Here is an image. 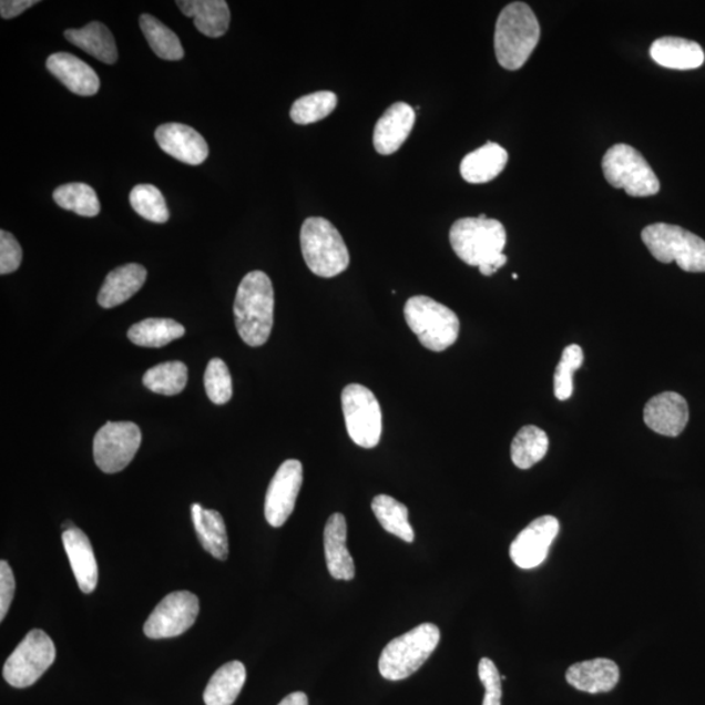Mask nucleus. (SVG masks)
Masks as SVG:
<instances>
[{
  "mask_svg": "<svg viewBox=\"0 0 705 705\" xmlns=\"http://www.w3.org/2000/svg\"><path fill=\"white\" fill-rule=\"evenodd\" d=\"M450 242L459 259L468 266L479 267L483 276H493L507 263L503 254L507 233L498 219L460 218L451 227Z\"/></svg>",
  "mask_w": 705,
  "mask_h": 705,
  "instance_id": "obj_1",
  "label": "nucleus"
},
{
  "mask_svg": "<svg viewBox=\"0 0 705 705\" xmlns=\"http://www.w3.org/2000/svg\"><path fill=\"white\" fill-rule=\"evenodd\" d=\"M275 292L262 270L249 272L241 282L234 300L235 326L249 347H262L274 327Z\"/></svg>",
  "mask_w": 705,
  "mask_h": 705,
  "instance_id": "obj_2",
  "label": "nucleus"
},
{
  "mask_svg": "<svg viewBox=\"0 0 705 705\" xmlns=\"http://www.w3.org/2000/svg\"><path fill=\"white\" fill-rule=\"evenodd\" d=\"M540 37V23L531 7L521 2L505 6L495 27L498 63L509 71L520 70L539 45Z\"/></svg>",
  "mask_w": 705,
  "mask_h": 705,
  "instance_id": "obj_3",
  "label": "nucleus"
},
{
  "mask_svg": "<svg viewBox=\"0 0 705 705\" xmlns=\"http://www.w3.org/2000/svg\"><path fill=\"white\" fill-rule=\"evenodd\" d=\"M300 248L307 267L319 277H336L349 267L348 247L327 218L306 219L300 229Z\"/></svg>",
  "mask_w": 705,
  "mask_h": 705,
  "instance_id": "obj_4",
  "label": "nucleus"
},
{
  "mask_svg": "<svg viewBox=\"0 0 705 705\" xmlns=\"http://www.w3.org/2000/svg\"><path fill=\"white\" fill-rule=\"evenodd\" d=\"M440 642L436 624L422 623L409 633L394 638L379 658V673L388 681H402L415 674L429 660Z\"/></svg>",
  "mask_w": 705,
  "mask_h": 705,
  "instance_id": "obj_5",
  "label": "nucleus"
},
{
  "mask_svg": "<svg viewBox=\"0 0 705 705\" xmlns=\"http://www.w3.org/2000/svg\"><path fill=\"white\" fill-rule=\"evenodd\" d=\"M403 317L426 349L443 351L459 339L460 320L451 308L426 296L408 299Z\"/></svg>",
  "mask_w": 705,
  "mask_h": 705,
  "instance_id": "obj_6",
  "label": "nucleus"
},
{
  "mask_svg": "<svg viewBox=\"0 0 705 705\" xmlns=\"http://www.w3.org/2000/svg\"><path fill=\"white\" fill-rule=\"evenodd\" d=\"M642 239L656 260L675 262L685 272L704 274L705 241L699 235L677 225L658 223L646 226Z\"/></svg>",
  "mask_w": 705,
  "mask_h": 705,
  "instance_id": "obj_7",
  "label": "nucleus"
},
{
  "mask_svg": "<svg viewBox=\"0 0 705 705\" xmlns=\"http://www.w3.org/2000/svg\"><path fill=\"white\" fill-rule=\"evenodd\" d=\"M605 178L615 188L634 197L656 195L660 181L643 154L627 144H616L602 160Z\"/></svg>",
  "mask_w": 705,
  "mask_h": 705,
  "instance_id": "obj_8",
  "label": "nucleus"
},
{
  "mask_svg": "<svg viewBox=\"0 0 705 705\" xmlns=\"http://www.w3.org/2000/svg\"><path fill=\"white\" fill-rule=\"evenodd\" d=\"M341 403L352 442L362 448L377 447L384 430V417L376 395L361 385H349L344 388Z\"/></svg>",
  "mask_w": 705,
  "mask_h": 705,
  "instance_id": "obj_9",
  "label": "nucleus"
},
{
  "mask_svg": "<svg viewBox=\"0 0 705 705\" xmlns=\"http://www.w3.org/2000/svg\"><path fill=\"white\" fill-rule=\"evenodd\" d=\"M53 641L42 630H32L3 667V677L11 686L25 688L34 685L55 661Z\"/></svg>",
  "mask_w": 705,
  "mask_h": 705,
  "instance_id": "obj_10",
  "label": "nucleus"
},
{
  "mask_svg": "<svg viewBox=\"0 0 705 705\" xmlns=\"http://www.w3.org/2000/svg\"><path fill=\"white\" fill-rule=\"evenodd\" d=\"M142 445V431L134 422H108L93 440V457L102 472H121L134 460Z\"/></svg>",
  "mask_w": 705,
  "mask_h": 705,
  "instance_id": "obj_11",
  "label": "nucleus"
},
{
  "mask_svg": "<svg viewBox=\"0 0 705 705\" xmlns=\"http://www.w3.org/2000/svg\"><path fill=\"white\" fill-rule=\"evenodd\" d=\"M200 614V599L187 591L173 592L160 602L144 624L150 638L180 636L193 626Z\"/></svg>",
  "mask_w": 705,
  "mask_h": 705,
  "instance_id": "obj_12",
  "label": "nucleus"
},
{
  "mask_svg": "<svg viewBox=\"0 0 705 705\" xmlns=\"http://www.w3.org/2000/svg\"><path fill=\"white\" fill-rule=\"evenodd\" d=\"M304 481V468L298 460H286L272 479L264 504L268 524L280 528L296 507Z\"/></svg>",
  "mask_w": 705,
  "mask_h": 705,
  "instance_id": "obj_13",
  "label": "nucleus"
},
{
  "mask_svg": "<svg viewBox=\"0 0 705 705\" xmlns=\"http://www.w3.org/2000/svg\"><path fill=\"white\" fill-rule=\"evenodd\" d=\"M560 528V521L554 517L546 515L533 520L511 543L512 562L523 570L539 568L545 562Z\"/></svg>",
  "mask_w": 705,
  "mask_h": 705,
  "instance_id": "obj_14",
  "label": "nucleus"
},
{
  "mask_svg": "<svg viewBox=\"0 0 705 705\" xmlns=\"http://www.w3.org/2000/svg\"><path fill=\"white\" fill-rule=\"evenodd\" d=\"M644 422L652 431L664 437H678L689 420L688 403L677 392H663L645 403Z\"/></svg>",
  "mask_w": 705,
  "mask_h": 705,
  "instance_id": "obj_15",
  "label": "nucleus"
},
{
  "mask_svg": "<svg viewBox=\"0 0 705 705\" xmlns=\"http://www.w3.org/2000/svg\"><path fill=\"white\" fill-rule=\"evenodd\" d=\"M154 137L168 156L187 165H201L208 157V144L193 127L182 123H166L154 132Z\"/></svg>",
  "mask_w": 705,
  "mask_h": 705,
  "instance_id": "obj_16",
  "label": "nucleus"
},
{
  "mask_svg": "<svg viewBox=\"0 0 705 705\" xmlns=\"http://www.w3.org/2000/svg\"><path fill=\"white\" fill-rule=\"evenodd\" d=\"M415 123V109L406 102H396L389 106L374 129L372 142L377 152L384 156L398 152L407 142Z\"/></svg>",
  "mask_w": 705,
  "mask_h": 705,
  "instance_id": "obj_17",
  "label": "nucleus"
},
{
  "mask_svg": "<svg viewBox=\"0 0 705 705\" xmlns=\"http://www.w3.org/2000/svg\"><path fill=\"white\" fill-rule=\"evenodd\" d=\"M620 667L609 658L583 661L569 667L565 681L569 685L588 694L611 693L619 685Z\"/></svg>",
  "mask_w": 705,
  "mask_h": 705,
  "instance_id": "obj_18",
  "label": "nucleus"
},
{
  "mask_svg": "<svg viewBox=\"0 0 705 705\" xmlns=\"http://www.w3.org/2000/svg\"><path fill=\"white\" fill-rule=\"evenodd\" d=\"M47 68L72 93L90 98L100 91L98 73L82 59L69 53H57L48 58Z\"/></svg>",
  "mask_w": 705,
  "mask_h": 705,
  "instance_id": "obj_19",
  "label": "nucleus"
},
{
  "mask_svg": "<svg viewBox=\"0 0 705 705\" xmlns=\"http://www.w3.org/2000/svg\"><path fill=\"white\" fill-rule=\"evenodd\" d=\"M62 541L80 590L92 593L98 586L99 568L90 539L82 529L73 527L63 532Z\"/></svg>",
  "mask_w": 705,
  "mask_h": 705,
  "instance_id": "obj_20",
  "label": "nucleus"
},
{
  "mask_svg": "<svg viewBox=\"0 0 705 705\" xmlns=\"http://www.w3.org/2000/svg\"><path fill=\"white\" fill-rule=\"evenodd\" d=\"M348 527L343 513H334L325 528V552L330 576L337 580H352L356 575L355 561L347 548Z\"/></svg>",
  "mask_w": 705,
  "mask_h": 705,
  "instance_id": "obj_21",
  "label": "nucleus"
},
{
  "mask_svg": "<svg viewBox=\"0 0 705 705\" xmlns=\"http://www.w3.org/2000/svg\"><path fill=\"white\" fill-rule=\"evenodd\" d=\"M650 54L663 68L681 71L699 69L705 59L699 43L681 37L658 39L652 43Z\"/></svg>",
  "mask_w": 705,
  "mask_h": 705,
  "instance_id": "obj_22",
  "label": "nucleus"
},
{
  "mask_svg": "<svg viewBox=\"0 0 705 705\" xmlns=\"http://www.w3.org/2000/svg\"><path fill=\"white\" fill-rule=\"evenodd\" d=\"M509 163V153L497 143H487L481 149L467 154L461 161L462 178L473 185L497 178Z\"/></svg>",
  "mask_w": 705,
  "mask_h": 705,
  "instance_id": "obj_23",
  "label": "nucleus"
},
{
  "mask_svg": "<svg viewBox=\"0 0 705 705\" xmlns=\"http://www.w3.org/2000/svg\"><path fill=\"white\" fill-rule=\"evenodd\" d=\"M146 269L141 264H126L110 272L99 293V305L104 308L120 306L143 288Z\"/></svg>",
  "mask_w": 705,
  "mask_h": 705,
  "instance_id": "obj_24",
  "label": "nucleus"
},
{
  "mask_svg": "<svg viewBox=\"0 0 705 705\" xmlns=\"http://www.w3.org/2000/svg\"><path fill=\"white\" fill-rule=\"evenodd\" d=\"M176 6L194 19V24L201 33L218 39L231 25V10L224 0H178Z\"/></svg>",
  "mask_w": 705,
  "mask_h": 705,
  "instance_id": "obj_25",
  "label": "nucleus"
},
{
  "mask_svg": "<svg viewBox=\"0 0 705 705\" xmlns=\"http://www.w3.org/2000/svg\"><path fill=\"white\" fill-rule=\"evenodd\" d=\"M191 515L202 546L216 560L226 561L229 555V542L222 513L195 503L191 505Z\"/></svg>",
  "mask_w": 705,
  "mask_h": 705,
  "instance_id": "obj_26",
  "label": "nucleus"
},
{
  "mask_svg": "<svg viewBox=\"0 0 705 705\" xmlns=\"http://www.w3.org/2000/svg\"><path fill=\"white\" fill-rule=\"evenodd\" d=\"M65 40L99 59L102 63L114 64L117 61L116 43L105 24L93 21L82 29H69Z\"/></svg>",
  "mask_w": 705,
  "mask_h": 705,
  "instance_id": "obj_27",
  "label": "nucleus"
},
{
  "mask_svg": "<svg viewBox=\"0 0 705 705\" xmlns=\"http://www.w3.org/2000/svg\"><path fill=\"white\" fill-rule=\"evenodd\" d=\"M246 667L241 661H232L212 675L204 692L207 705H233L246 682Z\"/></svg>",
  "mask_w": 705,
  "mask_h": 705,
  "instance_id": "obj_28",
  "label": "nucleus"
},
{
  "mask_svg": "<svg viewBox=\"0 0 705 705\" xmlns=\"http://www.w3.org/2000/svg\"><path fill=\"white\" fill-rule=\"evenodd\" d=\"M186 329L173 319L150 318L136 323L129 329L131 343L144 348H163L181 339Z\"/></svg>",
  "mask_w": 705,
  "mask_h": 705,
  "instance_id": "obj_29",
  "label": "nucleus"
},
{
  "mask_svg": "<svg viewBox=\"0 0 705 705\" xmlns=\"http://www.w3.org/2000/svg\"><path fill=\"white\" fill-rule=\"evenodd\" d=\"M549 437L538 426L521 428L511 445V459L519 469H529L546 457Z\"/></svg>",
  "mask_w": 705,
  "mask_h": 705,
  "instance_id": "obj_30",
  "label": "nucleus"
},
{
  "mask_svg": "<svg viewBox=\"0 0 705 705\" xmlns=\"http://www.w3.org/2000/svg\"><path fill=\"white\" fill-rule=\"evenodd\" d=\"M371 509L381 527L388 533L408 543L413 542L416 534L409 523V511L406 504L389 495H377L372 499Z\"/></svg>",
  "mask_w": 705,
  "mask_h": 705,
  "instance_id": "obj_31",
  "label": "nucleus"
},
{
  "mask_svg": "<svg viewBox=\"0 0 705 705\" xmlns=\"http://www.w3.org/2000/svg\"><path fill=\"white\" fill-rule=\"evenodd\" d=\"M139 23H141L146 41L157 57L165 59V61H181L185 57V50H183L178 35L161 23L159 19L144 13Z\"/></svg>",
  "mask_w": 705,
  "mask_h": 705,
  "instance_id": "obj_32",
  "label": "nucleus"
},
{
  "mask_svg": "<svg viewBox=\"0 0 705 705\" xmlns=\"http://www.w3.org/2000/svg\"><path fill=\"white\" fill-rule=\"evenodd\" d=\"M187 366L180 361L160 364L144 374L143 385L159 395L174 396L186 388Z\"/></svg>",
  "mask_w": 705,
  "mask_h": 705,
  "instance_id": "obj_33",
  "label": "nucleus"
},
{
  "mask_svg": "<svg viewBox=\"0 0 705 705\" xmlns=\"http://www.w3.org/2000/svg\"><path fill=\"white\" fill-rule=\"evenodd\" d=\"M54 201L59 207L83 217H95L101 211L98 194L85 183H68L58 187L54 191Z\"/></svg>",
  "mask_w": 705,
  "mask_h": 705,
  "instance_id": "obj_34",
  "label": "nucleus"
},
{
  "mask_svg": "<svg viewBox=\"0 0 705 705\" xmlns=\"http://www.w3.org/2000/svg\"><path fill=\"white\" fill-rule=\"evenodd\" d=\"M337 106V95L334 92L320 91L304 95L294 102L290 110V117L294 123L306 124L317 123L334 113Z\"/></svg>",
  "mask_w": 705,
  "mask_h": 705,
  "instance_id": "obj_35",
  "label": "nucleus"
},
{
  "mask_svg": "<svg viewBox=\"0 0 705 705\" xmlns=\"http://www.w3.org/2000/svg\"><path fill=\"white\" fill-rule=\"evenodd\" d=\"M131 207L149 222L165 224L168 215L165 197L157 187L152 185H137L130 194Z\"/></svg>",
  "mask_w": 705,
  "mask_h": 705,
  "instance_id": "obj_36",
  "label": "nucleus"
},
{
  "mask_svg": "<svg viewBox=\"0 0 705 705\" xmlns=\"http://www.w3.org/2000/svg\"><path fill=\"white\" fill-rule=\"evenodd\" d=\"M584 364V351L576 344L569 345L562 352L554 374V395L558 400H569L574 392V372Z\"/></svg>",
  "mask_w": 705,
  "mask_h": 705,
  "instance_id": "obj_37",
  "label": "nucleus"
},
{
  "mask_svg": "<svg viewBox=\"0 0 705 705\" xmlns=\"http://www.w3.org/2000/svg\"><path fill=\"white\" fill-rule=\"evenodd\" d=\"M205 391L213 403L224 406L233 396V381L229 369L223 359L213 358L205 370Z\"/></svg>",
  "mask_w": 705,
  "mask_h": 705,
  "instance_id": "obj_38",
  "label": "nucleus"
},
{
  "mask_svg": "<svg viewBox=\"0 0 705 705\" xmlns=\"http://www.w3.org/2000/svg\"><path fill=\"white\" fill-rule=\"evenodd\" d=\"M479 675L484 687L482 705H501L502 677L493 661L488 657L482 658L479 664Z\"/></svg>",
  "mask_w": 705,
  "mask_h": 705,
  "instance_id": "obj_39",
  "label": "nucleus"
},
{
  "mask_svg": "<svg viewBox=\"0 0 705 705\" xmlns=\"http://www.w3.org/2000/svg\"><path fill=\"white\" fill-rule=\"evenodd\" d=\"M23 260V249L9 232H0V274L10 275L18 270Z\"/></svg>",
  "mask_w": 705,
  "mask_h": 705,
  "instance_id": "obj_40",
  "label": "nucleus"
},
{
  "mask_svg": "<svg viewBox=\"0 0 705 705\" xmlns=\"http://www.w3.org/2000/svg\"><path fill=\"white\" fill-rule=\"evenodd\" d=\"M14 578L10 564L0 562V621H4L14 594Z\"/></svg>",
  "mask_w": 705,
  "mask_h": 705,
  "instance_id": "obj_41",
  "label": "nucleus"
},
{
  "mask_svg": "<svg viewBox=\"0 0 705 705\" xmlns=\"http://www.w3.org/2000/svg\"><path fill=\"white\" fill-rule=\"evenodd\" d=\"M37 0H2L0 2V14L6 20L18 18L19 14L25 12L37 4Z\"/></svg>",
  "mask_w": 705,
  "mask_h": 705,
  "instance_id": "obj_42",
  "label": "nucleus"
},
{
  "mask_svg": "<svg viewBox=\"0 0 705 705\" xmlns=\"http://www.w3.org/2000/svg\"><path fill=\"white\" fill-rule=\"evenodd\" d=\"M278 705H308V697L305 693H293Z\"/></svg>",
  "mask_w": 705,
  "mask_h": 705,
  "instance_id": "obj_43",
  "label": "nucleus"
},
{
  "mask_svg": "<svg viewBox=\"0 0 705 705\" xmlns=\"http://www.w3.org/2000/svg\"><path fill=\"white\" fill-rule=\"evenodd\" d=\"M512 277H513V280H518V275L517 274H513Z\"/></svg>",
  "mask_w": 705,
  "mask_h": 705,
  "instance_id": "obj_44",
  "label": "nucleus"
}]
</instances>
